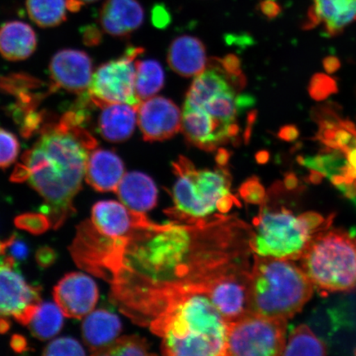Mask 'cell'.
Wrapping results in <instances>:
<instances>
[{
  "label": "cell",
  "instance_id": "1",
  "mask_svg": "<svg viewBox=\"0 0 356 356\" xmlns=\"http://www.w3.org/2000/svg\"><path fill=\"white\" fill-rule=\"evenodd\" d=\"M253 228L218 213L194 222L149 220L111 238L96 231L84 248L82 266L111 286L110 300L142 326L177 298L208 297L220 280L252 268Z\"/></svg>",
  "mask_w": 356,
  "mask_h": 356
},
{
  "label": "cell",
  "instance_id": "2",
  "mask_svg": "<svg viewBox=\"0 0 356 356\" xmlns=\"http://www.w3.org/2000/svg\"><path fill=\"white\" fill-rule=\"evenodd\" d=\"M81 122L80 115L71 113L47 129L13 175V181H28L44 199L42 213L54 229L75 213L73 200L82 188L88 159L96 145L79 126Z\"/></svg>",
  "mask_w": 356,
  "mask_h": 356
},
{
  "label": "cell",
  "instance_id": "3",
  "mask_svg": "<svg viewBox=\"0 0 356 356\" xmlns=\"http://www.w3.org/2000/svg\"><path fill=\"white\" fill-rule=\"evenodd\" d=\"M169 356H226L228 322L207 296L191 293L169 302L149 325Z\"/></svg>",
  "mask_w": 356,
  "mask_h": 356
},
{
  "label": "cell",
  "instance_id": "4",
  "mask_svg": "<svg viewBox=\"0 0 356 356\" xmlns=\"http://www.w3.org/2000/svg\"><path fill=\"white\" fill-rule=\"evenodd\" d=\"M314 289L295 261L253 254L248 291L250 313L288 320L304 308Z\"/></svg>",
  "mask_w": 356,
  "mask_h": 356
},
{
  "label": "cell",
  "instance_id": "5",
  "mask_svg": "<svg viewBox=\"0 0 356 356\" xmlns=\"http://www.w3.org/2000/svg\"><path fill=\"white\" fill-rule=\"evenodd\" d=\"M253 220L250 247L253 254L299 261L312 240L331 227L333 216L305 212L296 216L286 207H270L266 202Z\"/></svg>",
  "mask_w": 356,
  "mask_h": 356
},
{
  "label": "cell",
  "instance_id": "6",
  "mask_svg": "<svg viewBox=\"0 0 356 356\" xmlns=\"http://www.w3.org/2000/svg\"><path fill=\"white\" fill-rule=\"evenodd\" d=\"M177 177L172 189L175 207L165 213L181 222H194L229 212L239 206L230 193L231 176L224 167L215 170H197L188 158L180 156L172 163Z\"/></svg>",
  "mask_w": 356,
  "mask_h": 356
},
{
  "label": "cell",
  "instance_id": "7",
  "mask_svg": "<svg viewBox=\"0 0 356 356\" xmlns=\"http://www.w3.org/2000/svg\"><path fill=\"white\" fill-rule=\"evenodd\" d=\"M299 261L320 291L346 292L356 288V236L348 231L329 227L318 233Z\"/></svg>",
  "mask_w": 356,
  "mask_h": 356
},
{
  "label": "cell",
  "instance_id": "8",
  "mask_svg": "<svg viewBox=\"0 0 356 356\" xmlns=\"http://www.w3.org/2000/svg\"><path fill=\"white\" fill-rule=\"evenodd\" d=\"M287 319L248 314L228 323L226 356L283 355Z\"/></svg>",
  "mask_w": 356,
  "mask_h": 356
},
{
  "label": "cell",
  "instance_id": "9",
  "mask_svg": "<svg viewBox=\"0 0 356 356\" xmlns=\"http://www.w3.org/2000/svg\"><path fill=\"white\" fill-rule=\"evenodd\" d=\"M143 51L140 47L129 48L124 56L97 69L88 89L95 105L127 104L139 106L141 101L136 92V60Z\"/></svg>",
  "mask_w": 356,
  "mask_h": 356
},
{
  "label": "cell",
  "instance_id": "10",
  "mask_svg": "<svg viewBox=\"0 0 356 356\" xmlns=\"http://www.w3.org/2000/svg\"><path fill=\"white\" fill-rule=\"evenodd\" d=\"M12 257L0 261V318L13 317L29 325L40 305L41 288L26 282Z\"/></svg>",
  "mask_w": 356,
  "mask_h": 356
},
{
  "label": "cell",
  "instance_id": "11",
  "mask_svg": "<svg viewBox=\"0 0 356 356\" xmlns=\"http://www.w3.org/2000/svg\"><path fill=\"white\" fill-rule=\"evenodd\" d=\"M181 121L179 108L165 97H150L138 106V124L145 141L171 139L181 130Z\"/></svg>",
  "mask_w": 356,
  "mask_h": 356
},
{
  "label": "cell",
  "instance_id": "12",
  "mask_svg": "<svg viewBox=\"0 0 356 356\" xmlns=\"http://www.w3.org/2000/svg\"><path fill=\"white\" fill-rule=\"evenodd\" d=\"M54 299L65 317L80 319L95 308L99 288L90 277L82 273L65 275L54 288Z\"/></svg>",
  "mask_w": 356,
  "mask_h": 356
},
{
  "label": "cell",
  "instance_id": "13",
  "mask_svg": "<svg viewBox=\"0 0 356 356\" xmlns=\"http://www.w3.org/2000/svg\"><path fill=\"white\" fill-rule=\"evenodd\" d=\"M50 74L58 87L70 92L81 93L90 86L92 62L83 51L65 49L52 57Z\"/></svg>",
  "mask_w": 356,
  "mask_h": 356
},
{
  "label": "cell",
  "instance_id": "14",
  "mask_svg": "<svg viewBox=\"0 0 356 356\" xmlns=\"http://www.w3.org/2000/svg\"><path fill=\"white\" fill-rule=\"evenodd\" d=\"M229 126V124L222 123L211 117L203 108L184 106L181 130L191 145L207 152H212L218 146L230 141Z\"/></svg>",
  "mask_w": 356,
  "mask_h": 356
},
{
  "label": "cell",
  "instance_id": "15",
  "mask_svg": "<svg viewBox=\"0 0 356 356\" xmlns=\"http://www.w3.org/2000/svg\"><path fill=\"white\" fill-rule=\"evenodd\" d=\"M355 22L356 0H313L304 29L321 26L323 35L332 38Z\"/></svg>",
  "mask_w": 356,
  "mask_h": 356
},
{
  "label": "cell",
  "instance_id": "16",
  "mask_svg": "<svg viewBox=\"0 0 356 356\" xmlns=\"http://www.w3.org/2000/svg\"><path fill=\"white\" fill-rule=\"evenodd\" d=\"M149 220L145 213L134 211L115 200H102L92 209V225L111 238L124 237Z\"/></svg>",
  "mask_w": 356,
  "mask_h": 356
},
{
  "label": "cell",
  "instance_id": "17",
  "mask_svg": "<svg viewBox=\"0 0 356 356\" xmlns=\"http://www.w3.org/2000/svg\"><path fill=\"white\" fill-rule=\"evenodd\" d=\"M144 13L137 0H106L101 8L99 22L106 33L124 38L140 28Z\"/></svg>",
  "mask_w": 356,
  "mask_h": 356
},
{
  "label": "cell",
  "instance_id": "18",
  "mask_svg": "<svg viewBox=\"0 0 356 356\" xmlns=\"http://www.w3.org/2000/svg\"><path fill=\"white\" fill-rule=\"evenodd\" d=\"M124 175V163L113 151L100 149L89 154L86 179L95 191L99 193L117 191Z\"/></svg>",
  "mask_w": 356,
  "mask_h": 356
},
{
  "label": "cell",
  "instance_id": "19",
  "mask_svg": "<svg viewBox=\"0 0 356 356\" xmlns=\"http://www.w3.org/2000/svg\"><path fill=\"white\" fill-rule=\"evenodd\" d=\"M168 62L170 68L181 76H197L208 64L206 48L198 38L181 35L172 42Z\"/></svg>",
  "mask_w": 356,
  "mask_h": 356
},
{
  "label": "cell",
  "instance_id": "20",
  "mask_svg": "<svg viewBox=\"0 0 356 356\" xmlns=\"http://www.w3.org/2000/svg\"><path fill=\"white\" fill-rule=\"evenodd\" d=\"M122 328L121 320L115 314L105 309L92 311L82 324L83 341L92 355H99L118 339Z\"/></svg>",
  "mask_w": 356,
  "mask_h": 356
},
{
  "label": "cell",
  "instance_id": "21",
  "mask_svg": "<svg viewBox=\"0 0 356 356\" xmlns=\"http://www.w3.org/2000/svg\"><path fill=\"white\" fill-rule=\"evenodd\" d=\"M115 193L124 206L136 212L145 213L157 204L158 189L152 178L143 172L126 173Z\"/></svg>",
  "mask_w": 356,
  "mask_h": 356
},
{
  "label": "cell",
  "instance_id": "22",
  "mask_svg": "<svg viewBox=\"0 0 356 356\" xmlns=\"http://www.w3.org/2000/svg\"><path fill=\"white\" fill-rule=\"evenodd\" d=\"M99 129L105 140L113 143L130 139L138 118V106L113 104L101 106Z\"/></svg>",
  "mask_w": 356,
  "mask_h": 356
},
{
  "label": "cell",
  "instance_id": "23",
  "mask_svg": "<svg viewBox=\"0 0 356 356\" xmlns=\"http://www.w3.org/2000/svg\"><path fill=\"white\" fill-rule=\"evenodd\" d=\"M38 46L32 26L21 21H10L0 26V55L10 61L28 59Z\"/></svg>",
  "mask_w": 356,
  "mask_h": 356
},
{
  "label": "cell",
  "instance_id": "24",
  "mask_svg": "<svg viewBox=\"0 0 356 356\" xmlns=\"http://www.w3.org/2000/svg\"><path fill=\"white\" fill-rule=\"evenodd\" d=\"M318 123V140L328 148L347 152L356 147V127L354 124L338 118L333 111L323 108L316 111Z\"/></svg>",
  "mask_w": 356,
  "mask_h": 356
},
{
  "label": "cell",
  "instance_id": "25",
  "mask_svg": "<svg viewBox=\"0 0 356 356\" xmlns=\"http://www.w3.org/2000/svg\"><path fill=\"white\" fill-rule=\"evenodd\" d=\"M207 70L197 75L186 97L185 108H203L213 97L225 92H236L224 73L208 65Z\"/></svg>",
  "mask_w": 356,
  "mask_h": 356
},
{
  "label": "cell",
  "instance_id": "26",
  "mask_svg": "<svg viewBox=\"0 0 356 356\" xmlns=\"http://www.w3.org/2000/svg\"><path fill=\"white\" fill-rule=\"evenodd\" d=\"M235 93L234 91L220 93L209 100L204 105L203 109L222 123L235 122L240 113L255 104V99L251 95L236 96Z\"/></svg>",
  "mask_w": 356,
  "mask_h": 356
},
{
  "label": "cell",
  "instance_id": "27",
  "mask_svg": "<svg viewBox=\"0 0 356 356\" xmlns=\"http://www.w3.org/2000/svg\"><path fill=\"white\" fill-rule=\"evenodd\" d=\"M64 316L57 305L41 302L28 325L30 332L39 340L51 339L63 327Z\"/></svg>",
  "mask_w": 356,
  "mask_h": 356
},
{
  "label": "cell",
  "instance_id": "28",
  "mask_svg": "<svg viewBox=\"0 0 356 356\" xmlns=\"http://www.w3.org/2000/svg\"><path fill=\"white\" fill-rule=\"evenodd\" d=\"M136 92L141 102L154 97L164 86L161 65L154 60H136Z\"/></svg>",
  "mask_w": 356,
  "mask_h": 356
},
{
  "label": "cell",
  "instance_id": "29",
  "mask_svg": "<svg viewBox=\"0 0 356 356\" xmlns=\"http://www.w3.org/2000/svg\"><path fill=\"white\" fill-rule=\"evenodd\" d=\"M26 11L41 28H54L66 20V0H26Z\"/></svg>",
  "mask_w": 356,
  "mask_h": 356
},
{
  "label": "cell",
  "instance_id": "30",
  "mask_svg": "<svg viewBox=\"0 0 356 356\" xmlns=\"http://www.w3.org/2000/svg\"><path fill=\"white\" fill-rule=\"evenodd\" d=\"M327 347L307 326L300 325L293 329L286 341L283 355H325Z\"/></svg>",
  "mask_w": 356,
  "mask_h": 356
},
{
  "label": "cell",
  "instance_id": "31",
  "mask_svg": "<svg viewBox=\"0 0 356 356\" xmlns=\"http://www.w3.org/2000/svg\"><path fill=\"white\" fill-rule=\"evenodd\" d=\"M99 355H151V353L144 338L127 336L118 338Z\"/></svg>",
  "mask_w": 356,
  "mask_h": 356
},
{
  "label": "cell",
  "instance_id": "32",
  "mask_svg": "<svg viewBox=\"0 0 356 356\" xmlns=\"http://www.w3.org/2000/svg\"><path fill=\"white\" fill-rule=\"evenodd\" d=\"M208 65L216 67L224 73L235 91L242 90L245 87L246 78L241 70V62L238 56L230 54L222 59H211L208 61Z\"/></svg>",
  "mask_w": 356,
  "mask_h": 356
},
{
  "label": "cell",
  "instance_id": "33",
  "mask_svg": "<svg viewBox=\"0 0 356 356\" xmlns=\"http://www.w3.org/2000/svg\"><path fill=\"white\" fill-rule=\"evenodd\" d=\"M19 152L20 143L15 134L0 127V168L10 167Z\"/></svg>",
  "mask_w": 356,
  "mask_h": 356
},
{
  "label": "cell",
  "instance_id": "34",
  "mask_svg": "<svg viewBox=\"0 0 356 356\" xmlns=\"http://www.w3.org/2000/svg\"><path fill=\"white\" fill-rule=\"evenodd\" d=\"M337 90L336 80L327 74H316L310 80L309 92L312 99L316 101L327 99Z\"/></svg>",
  "mask_w": 356,
  "mask_h": 356
},
{
  "label": "cell",
  "instance_id": "35",
  "mask_svg": "<svg viewBox=\"0 0 356 356\" xmlns=\"http://www.w3.org/2000/svg\"><path fill=\"white\" fill-rule=\"evenodd\" d=\"M81 344L71 337H60L51 342L44 349V355H84Z\"/></svg>",
  "mask_w": 356,
  "mask_h": 356
},
{
  "label": "cell",
  "instance_id": "36",
  "mask_svg": "<svg viewBox=\"0 0 356 356\" xmlns=\"http://www.w3.org/2000/svg\"><path fill=\"white\" fill-rule=\"evenodd\" d=\"M17 227L34 234H40L51 227L50 220L44 213H24L15 220Z\"/></svg>",
  "mask_w": 356,
  "mask_h": 356
},
{
  "label": "cell",
  "instance_id": "37",
  "mask_svg": "<svg viewBox=\"0 0 356 356\" xmlns=\"http://www.w3.org/2000/svg\"><path fill=\"white\" fill-rule=\"evenodd\" d=\"M240 194L249 203L262 204L266 199L264 186L257 177H251L240 188Z\"/></svg>",
  "mask_w": 356,
  "mask_h": 356
},
{
  "label": "cell",
  "instance_id": "38",
  "mask_svg": "<svg viewBox=\"0 0 356 356\" xmlns=\"http://www.w3.org/2000/svg\"><path fill=\"white\" fill-rule=\"evenodd\" d=\"M7 252L15 260L24 261L29 256V248L24 242L17 239V235L13 234L7 240Z\"/></svg>",
  "mask_w": 356,
  "mask_h": 356
},
{
  "label": "cell",
  "instance_id": "39",
  "mask_svg": "<svg viewBox=\"0 0 356 356\" xmlns=\"http://www.w3.org/2000/svg\"><path fill=\"white\" fill-rule=\"evenodd\" d=\"M172 17L163 4L158 3L152 10V22L156 28L163 29L171 24Z\"/></svg>",
  "mask_w": 356,
  "mask_h": 356
},
{
  "label": "cell",
  "instance_id": "40",
  "mask_svg": "<svg viewBox=\"0 0 356 356\" xmlns=\"http://www.w3.org/2000/svg\"><path fill=\"white\" fill-rule=\"evenodd\" d=\"M259 10L268 19H274L282 13V8L275 0H262L259 3Z\"/></svg>",
  "mask_w": 356,
  "mask_h": 356
},
{
  "label": "cell",
  "instance_id": "41",
  "mask_svg": "<svg viewBox=\"0 0 356 356\" xmlns=\"http://www.w3.org/2000/svg\"><path fill=\"white\" fill-rule=\"evenodd\" d=\"M56 253L52 248L42 247L39 249L35 254L38 264L42 267H48L54 264L56 260Z\"/></svg>",
  "mask_w": 356,
  "mask_h": 356
},
{
  "label": "cell",
  "instance_id": "42",
  "mask_svg": "<svg viewBox=\"0 0 356 356\" xmlns=\"http://www.w3.org/2000/svg\"><path fill=\"white\" fill-rule=\"evenodd\" d=\"M300 132L296 126H284L280 128L278 133L280 139L287 142H292L297 140L299 137Z\"/></svg>",
  "mask_w": 356,
  "mask_h": 356
},
{
  "label": "cell",
  "instance_id": "43",
  "mask_svg": "<svg viewBox=\"0 0 356 356\" xmlns=\"http://www.w3.org/2000/svg\"><path fill=\"white\" fill-rule=\"evenodd\" d=\"M84 41L87 44H97L99 42L101 34L99 29L95 26H88L83 32Z\"/></svg>",
  "mask_w": 356,
  "mask_h": 356
},
{
  "label": "cell",
  "instance_id": "44",
  "mask_svg": "<svg viewBox=\"0 0 356 356\" xmlns=\"http://www.w3.org/2000/svg\"><path fill=\"white\" fill-rule=\"evenodd\" d=\"M323 67L327 73L333 74L340 69L341 62L335 56H327L323 60Z\"/></svg>",
  "mask_w": 356,
  "mask_h": 356
},
{
  "label": "cell",
  "instance_id": "45",
  "mask_svg": "<svg viewBox=\"0 0 356 356\" xmlns=\"http://www.w3.org/2000/svg\"><path fill=\"white\" fill-rule=\"evenodd\" d=\"M11 346L16 353H22L28 349V344L24 337L19 335H15L12 337Z\"/></svg>",
  "mask_w": 356,
  "mask_h": 356
},
{
  "label": "cell",
  "instance_id": "46",
  "mask_svg": "<svg viewBox=\"0 0 356 356\" xmlns=\"http://www.w3.org/2000/svg\"><path fill=\"white\" fill-rule=\"evenodd\" d=\"M231 154L229 150L225 149L220 148L218 149L216 160L218 165L220 167H225L227 165V163L229 161Z\"/></svg>",
  "mask_w": 356,
  "mask_h": 356
},
{
  "label": "cell",
  "instance_id": "47",
  "mask_svg": "<svg viewBox=\"0 0 356 356\" xmlns=\"http://www.w3.org/2000/svg\"><path fill=\"white\" fill-rule=\"evenodd\" d=\"M67 10L71 12H78L84 3L80 0H66Z\"/></svg>",
  "mask_w": 356,
  "mask_h": 356
},
{
  "label": "cell",
  "instance_id": "48",
  "mask_svg": "<svg viewBox=\"0 0 356 356\" xmlns=\"http://www.w3.org/2000/svg\"><path fill=\"white\" fill-rule=\"evenodd\" d=\"M269 158V153L265 150L259 151V152L256 154L257 161L259 163H266L268 161Z\"/></svg>",
  "mask_w": 356,
  "mask_h": 356
},
{
  "label": "cell",
  "instance_id": "49",
  "mask_svg": "<svg viewBox=\"0 0 356 356\" xmlns=\"http://www.w3.org/2000/svg\"><path fill=\"white\" fill-rule=\"evenodd\" d=\"M6 320L0 318V332H4L8 330Z\"/></svg>",
  "mask_w": 356,
  "mask_h": 356
},
{
  "label": "cell",
  "instance_id": "50",
  "mask_svg": "<svg viewBox=\"0 0 356 356\" xmlns=\"http://www.w3.org/2000/svg\"><path fill=\"white\" fill-rule=\"evenodd\" d=\"M80 1H82L84 4H86L97 2V0H80Z\"/></svg>",
  "mask_w": 356,
  "mask_h": 356
},
{
  "label": "cell",
  "instance_id": "51",
  "mask_svg": "<svg viewBox=\"0 0 356 356\" xmlns=\"http://www.w3.org/2000/svg\"><path fill=\"white\" fill-rule=\"evenodd\" d=\"M355 355H356V350H355Z\"/></svg>",
  "mask_w": 356,
  "mask_h": 356
}]
</instances>
